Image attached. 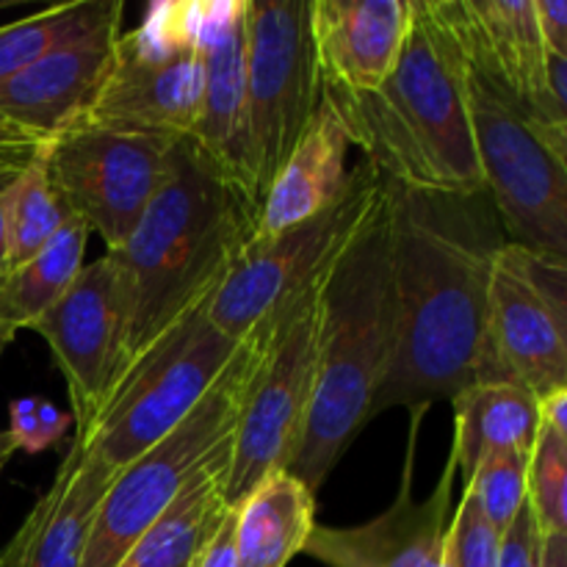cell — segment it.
<instances>
[{
    "mask_svg": "<svg viewBox=\"0 0 567 567\" xmlns=\"http://www.w3.org/2000/svg\"><path fill=\"white\" fill-rule=\"evenodd\" d=\"M482 194L385 183L396 358L374 415L452 402L487 377L491 277L504 241L482 214Z\"/></svg>",
    "mask_w": 567,
    "mask_h": 567,
    "instance_id": "cell-1",
    "label": "cell"
},
{
    "mask_svg": "<svg viewBox=\"0 0 567 567\" xmlns=\"http://www.w3.org/2000/svg\"><path fill=\"white\" fill-rule=\"evenodd\" d=\"M410 31L396 70L363 97H330L385 183L441 194H482L480 150L468 105V70L435 0H410Z\"/></svg>",
    "mask_w": 567,
    "mask_h": 567,
    "instance_id": "cell-2",
    "label": "cell"
},
{
    "mask_svg": "<svg viewBox=\"0 0 567 567\" xmlns=\"http://www.w3.org/2000/svg\"><path fill=\"white\" fill-rule=\"evenodd\" d=\"M396 358V297L391 230L382 181L380 197L330 264L321 288L319 360L308 430L291 474L319 491L360 432L374 419L377 399Z\"/></svg>",
    "mask_w": 567,
    "mask_h": 567,
    "instance_id": "cell-3",
    "label": "cell"
},
{
    "mask_svg": "<svg viewBox=\"0 0 567 567\" xmlns=\"http://www.w3.org/2000/svg\"><path fill=\"white\" fill-rule=\"evenodd\" d=\"M252 230L255 210L247 199L186 138L177 142L172 177L116 252L133 286L125 369L219 291Z\"/></svg>",
    "mask_w": 567,
    "mask_h": 567,
    "instance_id": "cell-4",
    "label": "cell"
},
{
    "mask_svg": "<svg viewBox=\"0 0 567 567\" xmlns=\"http://www.w3.org/2000/svg\"><path fill=\"white\" fill-rule=\"evenodd\" d=\"M271 319L238 341L230 365L203 402L111 482L89 532L81 567H116L133 543L188 491L205 465L236 441L241 410L269 343Z\"/></svg>",
    "mask_w": 567,
    "mask_h": 567,
    "instance_id": "cell-5",
    "label": "cell"
},
{
    "mask_svg": "<svg viewBox=\"0 0 567 567\" xmlns=\"http://www.w3.org/2000/svg\"><path fill=\"white\" fill-rule=\"evenodd\" d=\"M214 293L122 371L92 426L75 435L116 474L169 435L230 365L238 341L210 321Z\"/></svg>",
    "mask_w": 567,
    "mask_h": 567,
    "instance_id": "cell-6",
    "label": "cell"
},
{
    "mask_svg": "<svg viewBox=\"0 0 567 567\" xmlns=\"http://www.w3.org/2000/svg\"><path fill=\"white\" fill-rule=\"evenodd\" d=\"M327 269L293 293L271 319L269 343L233 441V463L225 485L227 507H236L269 474L291 468L302 446L313 404Z\"/></svg>",
    "mask_w": 567,
    "mask_h": 567,
    "instance_id": "cell-7",
    "label": "cell"
},
{
    "mask_svg": "<svg viewBox=\"0 0 567 567\" xmlns=\"http://www.w3.org/2000/svg\"><path fill=\"white\" fill-rule=\"evenodd\" d=\"M175 144L78 122L48 144L44 166L66 214L120 252L172 177Z\"/></svg>",
    "mask_w": 567,
    "mask_h": 567,
    "instance_id": "cell-8",
    "label": "cell"
},
{
    "mask_svg": "<svg viewBox=\"0 0 567 567\" xmlns=\"http://www.w3.org/2000/svg\"><path fill=\"white\" fill-rule=\"evenodd\" d=\"M468 70V66H465ZM485 192L509 233V244L535 258L567 264V169L532 122L468 72Z\"/></svg>",
    "mask_w": 567,
    "mask_h": 567,
    "instance_id": "cell-9",
    "label": "cell"
},
{
    "mask_svg": "<svg viewBox=\"0 0 567 567\" xmlns=\"http://www.w3.org/2000/svg\"><path fill=\"white\" fill-rule=\"evenodd\" d=\"M380 192L382 177L369 161H360L349 172L347 192L324 214L280 236L249 241L210 299V321L233 341L249 336L332 264Z\"/></svg>",
    "mask_w": 567,
    "mask_h": 567,
    "instance_id": "cell-10",
    "label": "cell"
},
{
    "mask_svg": "<svg viewBox=\"0 0 567 567\" xmlns=\"http://www.w3.org/2000/svg\"><path fill=\"white\" fill-rule=\"evenodd\" d=\"M319 103L310 0H247V116L260 194L293 153Z\"/></svg>",
    "mask_w": 567,
    "mask_h": 567,
    "instance_id": "cell-11",
    "label": "cell"
},
{
    "mask_svg": "<svg viewBox=\"0 0 567 567\" xmlns=\"http://www.w3.org/2000/svg\"><path fill=\"white\" fill-rule=\"evenodd\" d=\"M133 286L116 252L81 269L64 297L31 327L66 382L75 435L86 432L125 371Z\"/></svg>",
    "mask_w": 567,
    "mask_h": 567,
    "instance_id": "cell-12",
    "label": "cell"
},
{
    "mask_svg": "<svg viewBox=\"0 0 567 567\" xmlns=\"http://www.w3.org/2000/svg\"><path fill=\"white\" fill-rule=\"evenodd\" d=\"M426 410L430 408L410 410L413 419H410V441L396 502L382 515L358 526L316 524L305 543V557L324 567H443L449 524L454 515V482L460 468L457 460L449 454L435 491L426 498L413 496L415 443Z\"/></svg>",
    "mask_w": 567,
    "mask_h": 567,
    "instance_id": "cell-13",
    "label": "cell"
},
{
    "mask_svg": "<svg viewBox=\"0 0 567 567\" xmlns=\"http://www.w3.org/2000/svg\"><path fill=\"white\" fill-rule=\"evenodd\" d=\"M465 66L529 122H554L535 0H435Z\"/></svg>",
    "mask_w": 567,
    "mask_h": 567,
    "instance_id": "cell-14",
    "label": "cell"
},
{
    "mask_svg": "<svg viewBox=\"0 0 567 567\" xmlns=\"http://www.w3.org/2000/svg\"><path fill=\"white\" fill-rule=\"evenodd\" d=\"M199 53L205 66L203 105L186 142L258 216L264 194L247 116V0H208Z\"/></svg>",
    "mask_w": 567,
    "mask_h": 567,
    "instance_id": "cell-15",
    "label": "cell"
},
{
    "mask_svg": "<svg viewBox=\"0 0 567 567\" xmlns=\"http://www.w3.org/2000/svg\"><path fill=\"white\" fill-rule=\"evenodd\" d=\"M203 83L199 50L150 53L120 33L109 72L78 122L183 142L197 127Z\"/></svg>",
    "mask_w": 567,
    "mask_h": 567,
    "instance_id": "cell-16",
    "label": "cell"
},
{
    "mask_svg": "<svg viewBox=\"0 0 567 567\" xmlns=\"http://www.w3.org/2000/svg\"><path fill=\"white\" fill-rule=\"evenodd\" d=\"M485 380H513L537 396L567 385V352L551 308L526 271L524 252L504 244L493 260Z\"/></svg>",
    "mask_w": 567,
    "mask_h": 567,
    "instance_id": "cell-17",
    "label": "cell"
},
{
    "mask_svg": "<svg viewBox=\"0 0 567 567\" xmlns=\"http://www.w3.org/2000/svg\"><path fill=\"white\" fill-rule=\"evenodd\" d=\"M410 0H310V42L321 94L363 97L396 70Z\"/></svg>",
    "mask_w": 567,
    "mask_h": 567,
    "instance_id": "cell-18",
    "label": "cell"
},
{
    "mask_svg": "<svg viewBox=\"0 0 567 567\" xmlns=\"http://www.w3.org/2000/svg\"><path fill=\"white\" fill-rule=\"evenodd\" d=\"M122 20L64 44L28 70L0 81V120L53 142L92 105L111 59Z\"/></svg>",
    "mask_w": 567,
    "mask_h": 567,
    "instance_id": "cell-19",
    "label": "cell"
},
{
    "mask_svg": "<svg viewBox=\"0 0 567 567\" xmlns=\"http://www.w3.org/2000/svg\"><path fill=\"white\" fill-rule=\"evenodd\" d=\"M116 471L72 437L53 482L0 551V567H81L89 532Z\"/></svg>",
    "mask_w": 567,
    "mask_h": 567,
    "instance_id": "cell-20",
    "label": "cell"
},
{
    "mask_svg": "<svg viewBox=\"0 0 567 567\" xmlns=\"http://www.w3.org/2000/svg\"><path fill=\"white\" fill-rule=\"evenodd\" d=\"M347 127L336 109L321 97L302 138L260 199L252 241L280 236L336 205L347 192L352 172L347 169Z\"/></svg>",
    "mask_w": 567,
    "mask_h": 567,
    "instance_id": "cell-21",
    "label": "cell"
},
{
    "mask_svg": "<svg viewBox=\"0 0 567 567\" xmlns=\"http://www.w3.org/2000/svg\"><path fill=\"white\" fill-rule=\"evenodd\" d=\"M452 404V457L465 480L493 452L532 454L543 430L540 396L513 380H480L460 391Z\"/></svg>",
    "mask_w": 567,
    "mask_h": 567,
    "instance_id": "cell-22",
    "label": "cell"
},
{
    "mask_svg": "<svg viewBox=\"0 0 567 567\" xmlns=\"http://www.w3.org/2000/svg\"><path fill=\"white\" fill-rule=\"evenodd\" d=\"M238 567H288L316 526V493L291 471H275L236 504Z\"/></svg>",
    "mask_w": 567,
    "mask_h": 567,
    "instance_id": "cell-23",
    "label": "cell"
},
{
    "mask_svg": "<svg viewBox=\"0 0 567 567\" xmlns=\"http://www.w3.org/2000/svg\"><path fill=\"white\" fill-rule=\"evenodd\" d=\"M230 463L233 443L205 465L188 491L133 543L116 567H194L230 509L225 502Z\"/></svg>",
    "mask_w": 567,
    "mask_h": 567,
    "instance_id": "cell-24",
    "label": "cell"
},
{
    "mask_svg": "<svg viewBox=\"0 0 567 567\" xmlns=\"http://www.w3.org/2000/svg\"><path fill=\"white\" fill-rule=\"evenodd\" d=\"M89 227L70 219L39 255L0 280V354L20 330H31L81 275Z\"/></svg>",
    "mask_w": 567,
    "mask_h": 567,
    "instance_id": "cell-25",
    "label": "cell"
},
{
    "mask_svg": "<svg viewBox=\"0 0 567 567\" xmlns=\"http://www.w3.org/2000/svg\"><path fill=\"white\" fill-rule=\"evenodd\" d=\"M122 0H70L20 22L0 25V81L28 70L64 44L89 37L105 22L122 20Z\"/></svg>",
    "mask_w": 567,
    "mask_h": 567,
    "instance_id": "cell-26",
    "label": "cell"
},
{
    "mask_svg": "<svg viewBox=\"0 0 567 567\" xmlns=\"http://www.w3.org/2000/svg\"><path fill=\"white\" fill-rule=\"evenodd\" d=\"M3 205L9 227V271L42 252L72 219L50 183L44 155L6 183Z\"/></svg>",
    "mask_w": 567,
    "mask_h": 567,
    "instance_id": "cell-27",
    "label": "cell"
},
{
    "mask_svg": "<svg viewBox=\"0 0 567 567\" xmlns=\"http://www.w3.org/2000/svg\"><path fill=\"white\" fill-rule=\"evenodd\" d=\"M529 457L524 452H493L465 480L468 493L493 529L504 535L529 496Z\"/></svg>",
    "mask_w": 567,
    "mask_h": 567,
    "instance_id": "cell-28",
    "label": "cell"
},
{
    "mask_svg": "<svg viewBox=\"0 0 567 567\" xmlns=\"http://www.w3.org/2000/svg\"><path fill=\"white\" fill-rule=\"evenodd\" d=\"M526 502L543 535L567 537V446L548 426L532 449Z\"/></svg>",
    "mask_w": 567,
    "mask_h": 567,
    "instance_id": "cell-29",
    "label": "cell"
},
{
    "mask_svg": "<svg viewBox=\"0 0 567 567\" xmlns=\"http://www.w3.org/2000/svg\"><path fill=\"white\" fill-rule=\"evenodd\" d=\"M502 532L493 529L474 498L463 491L460 507L454 509L446 537V563L443 567H498Z\"/></svg>",
    "mask_w": 567,
    "mask_h": 567,
    "instance_id": "cell-30",
    "label": "cell"
},
{
    "mask_svg": "<svg viewBox=\"0 0 567 567\" xmlns=\"http://www.w3.org/2000/svg\"><path fill=\"white\" fill-rule=\"evenodd\" d=\"M75 424L72 413L55 408L42 396H20L9 404V437L17 452L42 454L61 443L66 430Z\"/></svg>",
    "mask_w": 567,
    "mask_h": 567,
    "instance_id": "cell-31",
    "label": "cell"
},
{
    "mask_svg": "<svg viewBox=\"0 0 567 567\" xmlns=\"http://www.w3.org/2000/svg\"><path fill=\"white\" fill-rule=\"evenodd\" d=\"M543 540H546V535L540 532L535 515H532L529 502H526L518 518L502 535L498 567H540Z\"/></svg>",
    "mask_w": 567,
    "mask_h": 567,
    "instance_id": "cell-32",
    "label": "cell"
},
{
    "mask_svg": "<svg viewBox=\"0 0 567 567\" xmlns=\"http://www.w3.org/2000/svg\"><path fill=\"white\" fill-rule=\"evenodd\" d=\"M524 252V249H520ZM526 271H529L532 282L537 286V291L543 293V299L551 308L554 319H557L559 336H563L565 352H567V264H557V260L535 258V255L524 252Z\"/></svg>",
    "mask_w": 567,
    "mask_h": 567,
    "instance_id": "cell-33",
    "label": "cell"
},
{
    "mask_svg": "<svg viewBox=\"0 0 567 567\" xmlns=\"http://www.w3.org/2000/svg\"><path fill=\"white\" fill-rule=\"evenodd\" d=\"M48 144V138L0 120V177L20 175L33 161L42 158Z\"/></svg>",
    "mask_w": 567,
    "mask_h": 567,
    "instance_id": "cell-34",
    "label": "cell"
},
{
    "mask_svg": "<svg viewBox=\"0 0 567 567\" xmlns=\"http://www.w3.org/2000/svg\"><path fill=\"white\" fill-rule=\"evenodd\" d=\"M535 6L546 53L567 61V0H535Z\"/></svg>",
    "mask_w": 567,
    "mask_h": 567,
    "instance_id": "cell-35",
    "label": "cell"
},
{
    "mask_svg": "<svg viewBox=\"0 0 567 567\" xmlns=\"http://www.w3.org/2000/svg\"><path fill=\"white\" fill-rule=\"evenodd\" d=\"M194 567H238V546H236V509H227L225 520L214 532L205 548L199 551Z\"/></svg>",
    "mask_w": 567,
    "mask_h": 567,
    "instance_id": "cell-36",
    "label": "cell"
},
{
    "mask_svg": "<svg viewBox=\"0 0 567 567\" xmlns=\"http://www.w3.org/2000/svg\"><path fill=\"white\" fill-rule=\"evenodd\" d=\"M540 415L543 426H548L567 446V385L540 396Z\"/></svg>",
    "mask_w": 567,
    "mask_h": 567,
    "instance_id": "cell-37",
    "label": "cell"
},
{
    "mask_svg": "<svg viewBox=\"0 0 567 567\" xmlns=\"http://www.w3.org/2000/svg\"><path fill=\"white\" fill-rule=\"evenodd\" d=\"M548 92L554 122H567V61L548 55Z\"/></svg>",
    "mask_w": 567,
    "mask_h": 567,
    "instance_id": "cell-38",
    "label": "cell"
},
{
    "mask_svg": "<svg viewBox=\"0 0 567 567\" xmlns=\"http://www.w3.org/2000/svg\"><path fill=\"white\" fill-rule=\"evenodd\" d=\"M532 127L567 169V122H532Z\"/></svg>",
    "mask_w": 567,
    "mask_h": 567,
    "instance_id": "cell-39",
    "label": "cell"
},
{
    "mask_svg": "<svg viewBox=\"0 0 567 567\" xmlns=\"http://www.w3.org/2000/svg\"><path fill=\"white\" fill-rule=\"evenodd\" d=\"M540 567H567V537L546 535Z\"/></svg>",
    "mask_w": 567,
    "mask_h": 567,
    "instance_id": "cell-40",
    "label": "cell"
},
{
    "mask_svg": "<svg viewBox=\"0 0 567 567\" xmlns=\"http://www.w3.org/2000/svg\"><path fill=\"white\" fill-rule=\"evenodd\" d=\"M9 181L11 177H0V280L9 275V227H6V205H3V188Z\"/></svg>",
    "mask_w": 567,
    "mask_h": 567,
    "instance_id": "cell-41",
    "label": "cell"
},
{
    "mask_svg": "<svg viewBox=\"0 0 567 567\" xmlns=\"http://www.w3.org/2000/svg\"><path fill=\"white\" fill-rule=\"evenodd\" d=\"M17 449H14V443H11V437H9V432H0V474H3V468H6V463H9L11 460V454H14Z\"/></svg>",
    "mask_w": 567,
    "mask_h": 567,
    "instance_id": "cell-42",
    "label": "cell"
},
{
    "mask_svg": "<svg viewBox=\"0 0 567 567\" xmlns=\"http://www.w3.org/2000/svg\"><path fill=\"white\" fill-rule=\"evenodd\" d=\"M0 6H3V3H0Z\"/></svg>",
    "mask_w": 567,
    "mask_h": 567,
    "instance_id": "cell-43",
    "label": "cell"
}]
</instances>
